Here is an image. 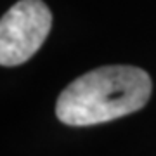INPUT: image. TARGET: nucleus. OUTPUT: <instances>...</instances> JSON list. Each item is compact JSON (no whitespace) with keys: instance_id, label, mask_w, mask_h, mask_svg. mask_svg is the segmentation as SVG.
Listing matches in <instances>:
<instances>
[{"instance_id":"f257e3e1","label":"nucleus","mask_w":156,"mask_h":156,"mask_svg":"<svg viewBox=\"0 0 156 156\" xmlns=\"http://www.w3.org/2000/svg\"><path fill=\"white\" fill-rule=\"evenodd\" d=\"M153 83L137 66H101L73 80L61 92L56 115L71 127H87L139 111L149 101Z\"/></svg>"},{"instance_id":"f03ea898","label":"nucleus","mask_w":156,"mask_h":156,"mask_svg":"<svg viewBox=\"0 0 156 156\" xmlns=\"http://www.w3.org/2000/svg\"><path fill=\"white\" fill-rule=\"evenodd\" d=\"M52 26V14L42 0H21L0 21V64L26 62L42 47Z\"/></svg>"}]
</instances>
